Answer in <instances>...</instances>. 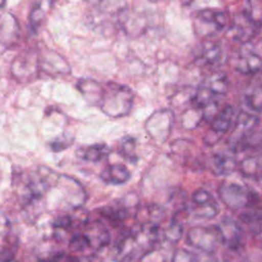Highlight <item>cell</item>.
<instances>
[{
	"instance_id": "1",
	"label": "cell",
	"mask_w": 262,
	"mask_h": 262,
	"mask_svg": "<svg viewBox=\"0 0 262 262\" xmlns=\"http://www.w3.org/2000/svg\"><path fill=\"white\" fill-rule=\"evenodd\" d=\"M77 87L88 102L97 105L108 117L126 116L132 107L134 96L127 86L114 82L101 85L96 81L83 79Z\"/></svg>"
},
{
	"instance_id": "2",
	"label": "cell",
	"mask_w": 262,
	"mask_h": 262,
	"mask_svg": "<svg viewBox=\"0 0 262 262\" xmlns=\"http://www.w3.org/2000/svg\"><path fill=\"white\" fill-rule=\"evenodd\" d=\"M221 201L231 210L255 206L259 196L255 191L235 182H223L218 189Z\"/></svg>"
},
{
	"instance_id": "3",
	"label": "cell",
	"mask_w": 262,
	"mask_h": 262,
	"mask_svg": "<svg viewBox=\"0 0 262 262\" xmlns=\"http://www.w3.org/2000/svg\"><path fill=\"white\" fill-rule=\"evenodd\" d=\"M186 243L202 252L213 254L223 244V237L218 225L195 226L188 230Z\"/></svg>"
},
{
	"instance_id": "4",
	"label": "cell",
	"mask_w": 262,
	"mask_h": 262,
	"mask_svg": "<svg viewBox=\"0 0 262 262\" xmlns=\"http://www.w3.org/2000/svg\"><path fill=\"white\" fill-rule=\"evenodd\" d=\"M227 25V16L223 11L203 9L193 18L194 32L199 37L210 38L219 34Z\"/></svg>"
},
{
	"instance_id": "5",
	"label": "cell",
	"mask_w": 262,
	"mask_h": 262,
	"mask_svg": "<svg viewBox=\"0 0 262 262\" xmlns=\"http://www.w3.org/2000/svg\"><path fill=\"white\" fill-rule=\"evenodd\" d=\"M234 68L243 74H254L260 71L262 69V41L245 42L234 58Z\"/></svg>"
},
{
	"instance_id": "6",
	"label": "cell",
	"mask_w": 262,
	"mask_h": 262,
	"mask_svg": "<svg viewBox=\"0 0 262 262\" xmlns=\"http://www.w3.org/2000/svg\"><path fill=\"white\" fill-rule=\"evenodd\" d=\"M172 127V114L169 111L154 113L145 123V130L158 142H163L170 134Z\"/></svg>"
},
{
	"instance_id": "7",
	"label": "cell",
	"mask_w": 262,
	"mask_h": 262,
	"mask_svg": "<svg viewBox=\"0 0 262 262\" xmlns=\"http://www.w3.org/2000/svg\"><path fill=\"white\" fill-rule=\"evenodd\" d=\"M233 117V108L230 105L224 106L212 120L211 129L204 137V142L207 145L215 144L222 134L226 133L230 127L231 119Z\"/></svg>"
},
{
	"instance_id": "8",
	"label": "cell",
	"mask_w": 262,
	"mask_h": 262,
	"mask_svg": "<svg viewBox=\"0 0 262 262\" xmlns=\"http://www.w3.org/2000/svg\"><path fill=\"white\" fill-rule=\"evenodd\" d=\"M83 227L84 229L82 230L86 234L89 241L91 253L97 252L110 244L111 242L110 232L101 222L99 221L87 222Z\"/></svg>"
},
{
	"instance_id": "9",
	"label": "cell",
	"mask_w": 262,
	"mask_h": 262,
	"mask_svg": "<svg viewBox=\"0 0 262 262\" xmlns=\"http://www.w3.org/2000/svg\"><path fill=\"white\" fill-rule=\"evenodd\" d=\"M218 226L223 237V244L232 251H238L243 246V231L237 222L230 218H224Z\"/></svg>"
},
{
	"instance_id": "10",
	"label": "cell",
	"mask_w": 262,
	"mask_h": 262,
	"mask_svg": "<svg viewBox=\"0 0 262 262\" xmlns=\"http://www.w3.org/2000/svg\"><path fill=\"white\" fill-rule=\"evenodd\" d=\"M256 26L257 25L245 13L238 15L237 18L233 20L232 26L228 30V35L231 39L245 43L254 36Z\"/></svg>"
},
{
	"instance_id": "11",
	"label": "cell",
	"mask_w": 262,
	"mask_h": 262,
	"mask_svg": "<svg viewBox=\"0 0 262 262\" xmlns=\"http://www.w3.org/2000/svg\"><path fill=\"white\" fill-rule=\"evenodd\" d=\"M258 123V119L248 113L242 112L236 120L235 127L230 136V142L236 148L239 142L251 134Z\"/></svg>"
},
{
	"instance_id": "12",
	"label": "cell",
	"mask_w": 262,
	"mask_h": 262,
	"mask_svg": "<svg viewBox=\"0 0 262 262\" xmlns=\"http://www.w3.org/2000/svg\"><path fill=\"white\" fill-rule=\"evenodd\" d=\"M237 167V163L236 161L226 155V154H222V152H217L214 154L210 160V168L212 173H214L215 175H229L231 174Z\"/></svg>"
},
{
	"instance_id": "13",
	"label": "cell",
	"mask_w": 262,
	"mask_h": 262,
	"mask_svg": "<svg viewBox=\"0 0 262 262\" xmlns=\"http://www.w3.org/2000/svg\"><path fill=\"white\" fill-rule=\"evenodd\" d=\"M100 178L108 184H124L130 179V172L123 164H112L101 172Z\"/></svg>"
},
{
	"instance_id": "14",
	"label": "cell",
	"mask_w": 262,
	"mask_h": 262,
	"mask_svg": "<svg viewBox=\"0 0 262 262\" xmlns=\"http://www.w3.org/2000/svg\"><path fill=\"white\" fill-rule=\"evenodd\" d=\"M110 154V148L104 143H96L88 146H83L77 149L76 155L79 159L90 162L97 163L106 158Z\"/></svg>"
},
{
	"instance_id": "15",
	"label": "cell",
	"mask_w": 262,
	"mask_h": 262,
	"mask_svg": "<svg viewBox=\"0 0 262 262\" xmlns=\"http://www.w3.org/2000/svg\"><path fill=\"white\" fill-rule=\"evenodd\" d=\"M221 55L222 49L219 43L206 41L201 45L196 54V59L205 64H215L221 59Z\"/></svg>"
},
{
	"instance_id": "16",
	"label": "cell",
	"mask_w": 262,
	"mask_h": 262,
	"mask_svg": "<svg viewBox=\"0 0 262 262\" xmlns=\"http://www.w3.org/2000/svg\"><path fill=\"white\" fill-rule=\"evenodd\" d=\"M10 224L6 217L0 213V259H4L6 255L12 253L15 244L12 241Z\"/></svg>"
},
{
	"instance_id": "17",
	"label": "cell",
	"mask_w": 262,
	"mask_h": 262,
	"mask_svg": "<svg viewBox=\"0 0 262 262\" xmlns=\"http://www.w3.org/2000/svg\"><path fill=\"white\" fill-rule=\"evenodd\" d=\"M131 208L126 203L118 202L116 204L107 205L100 209V215L113 222H122L129 217Z\"/></svg>"
},
{
	"instance_id": "18",
	"label": "cell",
	"mask_w": 262,
	"mask_h": 262,
	"mask_svg": "<svg viewBox=\"0 0 262 262\" xmlns=\"http://www.w3.org/2000/svg\"><path fill=\"white\" fill-rule=\"evenodd\" d=\"M213 96L225 95L228 91L227 77L222 73L212 75L203 85Z\"/></svg>"
},
{
	"instance_id": "19",
	"label": "cell",
	"mask_w": 262,
	"mask_h": 262,
	"mask_svg": "<svg viewBox=\"0 0 262 262\" xmlns=\"http://www.w3.org/2000/svg\"><path fill=\"white\" fill-rule=\"evenodd\" d=\"M243 224H246L248 229L254 233L258 234L262 230V209L244 212L238 217Z\"/></svg>"
},
{
	"instance_id": "20",
	"label": "cell",
	"mask_w": 262,
	"mask_h": 262,
	"mask_svg": "<svg viewBox=\"0 0 262 262\" xmlns=\"http://www.w3.org/2000/svg\"><path fill=\"white\" fill-rule=\"evenodd\" d=\"M181 215H182V211H181ZM182 231H183V224H182L181 216L179 218L178 215H175V217L171 220L169 226L164 230V237L170 243H177L182 235Z\"/></svg>"
},
{
	"instance_id": "21",
	"label": "cell",
	"mask_w": 262,
	"mask_h": 262,
	"mask_svg": "<svg viewBox=\"0 0 262 262\" xmlns=\"http://www.w3.org/2000/svg\"><path fill=\"white\" fill-rule=\"evenodd\" d=\"M204 120V112L202 107L196 106L194 110H188L182 116V125L186 129L195 128Z\"/></svg>"
},
{
	"instance_id": "22",
	"label": "cell",
	"mask_w": 262,
	"mask_h": 262,
	"mask_svg": "<svg viewBox=\"0 0 262 262\" xmlns=\"http://www.w3.org/2000/svg\"><path fill=\"white\" fill-rule=\"evenodd\" d=\"M236 148L245 149H261L262 148V132H252L247 137H245Z\"/></svg>"
},
{
	"instance_id": "23",
	"label": "cell",
	"mask_w": 262,
	"mask_h": 262,
	"mask_svg": "<svg viewBox=\"0 0 262 262\" xmlns=\"http://www.w3.org/2000/svg\"><path fill=\"white\" fill-rule=\"evenodd\" d=\"M191 201L193 204V208L206 207L216 202L212 194L204 188H198L196 190H194L191 194Z\"/></svg>"
},
{
	"instance_id": "24",
	"label": "cell",
	"mask_w": 262,
	"mask_h": 262,
	"mask_svg": "<svg viewBox=\"0 0 262 262\" xmlns=\"http://www.w3.org/2000/svg\"><path fill=\"white\" fill-rule=\"evenodd\" d=\"M246 102L251 110L262 112V87L252 89V91L246 95Z\"/></svg>"
},
{
	"instance_id": "25",
	"label": "cell",
	"mask_w": 262,
	"mask_h": 262,
	"mask_svg": "<svg viewBox=\"0 0 262 262\" xmlns=\"http://www.w3.org/2000/svg\"><path fill=\"white\" fill-rule=\"evenodd\" d=\"M135 140L131 136H125L120 142V152L128 161L134 162L135 157Z\"/></svg>"
},
{
	"instance_id": "26",
	"label": "cell",
	"mask_w": 262,
	"mask_h": 262,
	"mask_svg": "<svg viewBox=\"0 0 262 262\" xmlns=\"http://www.w3.org/2000/svg\"><path fill=\"white\" fill-rule=\"evenodd\" d=\"M246 14L256 24L262 23V0H248Z\"/></svg>"
},
{
	"instance_id": "27",
	"label": "cell",
	"mask_w": 262,
	"mask_h": 262,
	"mask_svg": "<svg viewBox=\"0 0 262 262\" xmlns=\"http://www.w3.org/2000/svg\"><path fill=\"white\" fill-rule=\"evenodd\" d=\"M171 262H200V257L186 249H178L174 252Z\"/></svg>"
},
{
	"instance_id": "28",
	"label": "cell",
	"mask_w": 262,
	"mask_h": 262,
	"mask_svg": "<svg viewBox=\"0 0 262 262\" xmlns=\"http://www.w3.org/2000/svg\"><path fill=\"white\" fill-rule=\"evenodd\" d=\"M43 17H44V14L42 9L39 6H35L34 9L31 11V14L29 17V27L32 32L35 33L38 30Z\"/></svg>"
},
{
	"instance_id": "29",
	"label": "cell",
	"mask_w": 262,
	"mask_h": 262,
	"mask_svg": "<svg viewBox=\"0 0 262 262\" xmlns=\"http://www.w3.org/2000/svg\"><path fill=\"white\" fill-rule=\"evenodd\" d=\"M72 141H73L72 138H70L66 135H62V136L56 138L54 141H52L50 143V146H51L52 150L59 151V150H62V149L67 148L69 145H71Z\"/></svg>"
},
{
	"instance_id": "30",
	"label": "cell",
	"mask_w": 262,
	"mask_h": 262,
	"mask_svg": "<svg viewBox=\"0 0 262 262\" xmlns=\"http://www.w3.org/2000/svg\"><path fill=\"white\" fill-rule=\"evenodd\" d=\"M45 262H81L79 257L74 255V254H56L54 255L50 260L45 261Z\"/></svg>"
},
{
	"instance_id": "31",
	"label": "cell",
	"mask_w": 262,
	"mask_h": 262,
	"mask_svg": "<svg viewBox=\"0 0 262 262\" xmlns=\"http://www.w3.org/2000/svg\"><path fill=\"white\" fill-rule=\"evenodd\" d=\"M5 5V0H0V9H2Z\"/></svg>"
},
{
	"instance_id": "32",
	"label": "cell",
	"mask_w": 262,
	"mask_h": 262,
	"mask_svg": "<svg viewBox=\"0 0 262 262\" xmlns=\"http://www.w3.org/2000/svg\"><path fill=\"white\" fill-rule=\"evenodd\" d=\"M207 262H219L217 259H210V260H208Z\"/></svg>"
},
{
	"instance_id": "33",
	"label": "cell",
	"mask_w": 262,
	"mask_h": 262,
	"mask_svg": "<svg viewBox=\"0 0 262 262\" xmlns=\"http://www.w3.org/2000/svg\"><path fill=\"white\" fill-rule=\"evenodd\" d=\"M149 2H151V3H157V2H159L160 0H148Z\"/></svg>"
},
{
	"instance_id": "34",
	"label": "cell",
	"mask_w": 262,
	"mask_h": 262,
	"mask_svg": "<svg viewBox=\"0 0 262 262\" xmlns=\"http://www.w3.org/2000/svg\"><path fill=\"white\" fill-rule=\"evenodd\" d=\"M261 248H262V242H261Z\"/></svg>"
}]
</instances>
